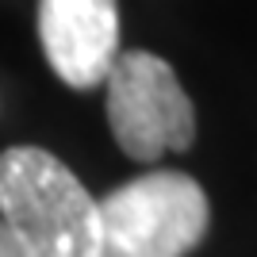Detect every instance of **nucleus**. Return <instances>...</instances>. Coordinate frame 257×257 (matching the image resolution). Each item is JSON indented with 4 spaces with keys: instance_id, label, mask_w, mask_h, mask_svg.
I'll list each match as a JSON object with an SVG mask.
<instances>
[{
    "instance_id": "20e7f679",
    "label": "nucleus",
    "mask_w": 257,
    "mask_h": 257,
    "mask_svg": "<svg viewBox=\"0 0 257 257\" xmlns=\"http://www.w3.org/2000/svg\"><path fill=\"white\" fill-rule=\"evenodd\" d=\"M39 39L50 69L69 88L104 85L119 58L115 0H39Z\"/></svg>"
},
{
    "instance_id": "f257e3e1",
    "label": "nucleus",
    "mask_w": 257,
    "mask_h": 257,
    "mask_svg": "<svg viewBox=\"0 0 257 257\" xmlns=\"http://www.w3.org/2000/svg\"><path fill=\"white\" fill-rule=\"evenodd\" d=\"M0 219L12 226L23 257H104L96 200L39 146L0 154Z\"/></svg>"
},
{
    "instance_id": "f03ea898",
    "label": "nucleus",
    "mask_w": 257,
    "mask_h": 257,
    "mask_svg": "<svg viewBox=\"0 0 257 257\" xmlns=\"http://www.w3.org/2000/svg\"><path fill=\"white\" fill-rule=\"evenodd\" d=\"M104 257H184L200 246L211 207L196 177L154 169L96 200Z\"/></svg>"
},
{
    "instance_id": "7ed1b4c3",
    "label": "nucleus",
    "mask_w": 257,
    "mask_h": 257,
    "mask_svg": "<svg viewBox=\"0 0 257 257\" xmlns=\"http://www.w3.org/2000/svg\"><path fill=\"white\" fill-rule=\"evenodd\" d=\"M107 123L119 150L135 161H158L169 150H188L196 111L169 62L146 50L119 54L104 77Z\"/></svg>"
},
{
    "instance_id": "39448f33",
    "label": "nucleus",
    "mask_w": 257,
    "mask_h": 257,
    "mask_svg": "<svg viewBox=\"0 0 257 257\" xmlns=\"http://www.w3.org/2000/svg\"><path fill=\"white\" fill-rule=\"evenodd\" d=\"M0 257H23V246L16 242V234L4 219H0Z\"/></svg>"
}]
</instances>
